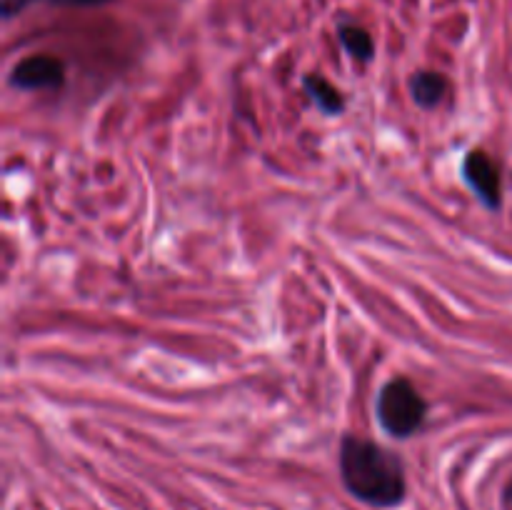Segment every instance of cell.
<instances>
[{
	"instance_id": "cell-1",
	"label": "cell",
	"mask_w": 512,
	"mask_h": 510,
	"mask_svg": "<svg viewBox=\"0 0 512 510\" xmlns=\"http://www.w3.org/2000/svg\"><path fill=\"white\" fill-rule=\"evenodd\" d=\"M340 478L355 498L375 508L400 505L408 493L403 460L385 445L358 435L340 440Z\"/></svg>"
},
{
	"instance_id": "cell-2",
	"label": "cell",
	"mask_w": 512,
	"mask_h": 510,
	"mask_svg": "<svg viewBox=\"0 0 512 510\" xmlns=\"http://www.w3.org/2000/svg\"><path fill=\"white\" fill-rule=\"evenodd\" d=\"M375 415L385 433L405 440L425 425L428 403L408 378H393L380 388Z\"/></svg>"
},
{
	"instance_id": "cell-3",
	"label": "cell",
	"mask_w": 512,
	"mask_h": 510,
	"mask_svg": "<svg viewBox=\"0 0 512 510\" xmlns=\"http://www.w3.org/2000/svg\"><path fill=\"white\" fill-rule=\"evenodd\" d=\"M463 180L475 198L488 210H500L503 205V178H500V165L485 153L483 148L468 150L463 158Z\"/></svg>"
},
{
	"instance_id": "cell-4",
	"label": "cell",
	"mask_w": 512,
	"mask_h": 510,
	"mask_svg": "<svg viewBox=\"0 0 512 510\" xmlns=\"http://www.w3.org/2000/svg\"><path fill=\"white\" fill-rule=\"evenodd\" d=\"M8 85L23 93L33 90H58L65 85V63L55 55L35 53L18 60L8 75Z\"/></svg>"
},
{
	"instance_id": "cell-5",
	"label": "cell",
	"mask_w": 512,
	"mask_h": 510,
	"mask_svg": "<svg viewBox=\"0 0 512 510\" xmlns=\"http://www.w3.org/2000/svg\"><path fill=\"white\" fill-rule=\"evenodd\" d=\"M448 93V75L438 73V70H418V73H413V78H410V95H413L415 105L423 110H435L438 105H443Z\"/></svg>"
},
{
	"instance_id": "cell-6",
	"label": "cell",
	"mask_w": 512,
	"mask_h": 510,
	"mask_svg": "<svg viewBox=\"0 0 512 510\" xmlns=\"http://www.w3.org/2000/svg\"><path fill=\"white\" fill-rule=\"evenodd\" d=\"M303 90L310 100L315 103V108L325 115H340L345 110V95L330 83L328 78L318 73L303 75Z\"/></svg>"
},
{
	"instance_id": "cell-7",
	"label": "cell",
	"mask_w": 512,
	"mask_h": 510,
	"mask_svg": "<svg viewBox=\"0 0 512 510\" xmlns=\"http://www.w3.org/2000/svg\"><path fill=\"white\" fill-rule=\"evenodd\" d=\"M338 40L350 58H355L358 63H373L375 40H373V35L363 28V25L340 23L338 25Z\"/></svg>"
},
{
	"instance_id": "cell-8",
	"label": "cell",
	"mask_w": 512,
	"mask_h": 510,
	"mask_svg": "<svg viewBox=\"0 0 512 510\" xmlns=\"http://www.w3.org/2000/svg\"><path fill=\"white\" fill-rule=\"evenodd\" d=\"M35 3H48L55 8H100V5H108L113 0H0V15H3V20H13L15 15H20Z\"/></svg>"
},
{
	"instance_id": "cell-9",
	"label": "cell",
	"mask_w": 512,
	"mask_h": 510,
	"mask_svg": "<svg viewBox=\"0 0 512 510\" xmlns=\"http://www.w3.org/2000/svg\"><path fill=\"white\" fill-rule=\"evenodd\" d=\"M508 500L512 503V483H510V488H508Z\"/></svg>"
}]
</instances>
